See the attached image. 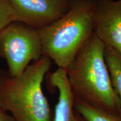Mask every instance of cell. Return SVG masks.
Listing matches in <instances>:
<instances>
[{
	"mask_svg": "<svg viewBox=\"0 0 121 121\" xmlns=\"http://www.w3.org/2000/svg\"><path fill=\"white\" fill-rule=\"evenodd\" d=\"M104 56L112 84L121 104V54L113 48L105 45Z\"/></svg>",
	"mask_w": 121,
	"mask_h": 121,
	"instance_id": "9",
	"label": "cell"
},
{
	"mask_svg": "<svg viewBox=\"0 0 121 121\" xmlns=\"http://www.w3.org/2000/svg\"><path fill=\"white\" fill-rule=\"evenodd\" d=\"M94 33L121 54V0H96Z\"/></svg>",
	"mask_w": 121,
	"mask_h": 121,
	"instance_id": "6",
	"label": "cell"
},
{
	"mask_svg": "<svg viewBox=\"0 0 121 121\" xmlns=\"http://www.w3.org/2000/svg\"><path fill=\"white\" fill-rule=\"evenodd\" d=\"M0 121H15L13 116L0 105Z\"/></svg>",
	"mask_w": 121,
	"mask_h": 121,
	"instance_id": "11",
	"label": "cell"
},
{
	"mask_svg": "<svg viewBox=\"0 0 121 121\" xmlns=\"http://www.w3.org/2000/svg\"><path fill=\"white\" fill-rule=\"evenodd\" d=\"M52 60L42 56L18 76L0 71V105L15 121H52V113L42 84Z\"/></svg>",
	"mask_w": 121,
	"mask_h": 121,
	"instance_id": "3",
	"label": "cell"
},
{
	"mask_svg": "<svg viewBox=\"0 0 121 121\" xmlns=\"http://www.w3.org/2000/svg\"><path fill=\"white\" fill-rule=\"evenodd\" d=\"M105 45L93 33L66 69L75 98L121 116V104L112 84L104 56Z\"/></svg>",
	"mask_w": 121,
	"mask_h": 121,
	"instance_id": "1",
	"label": "cell"
},
{
	"mask_svg": "<svg viewBox=\"0 0 121 121\" xmlns=\"http://www.w3.org/2000/svg\"><path fill=\"white\" fill-rule=\"evenodd\" d=\"M96 0H72L67 11L39 30L42 56L67 69L94 33Z\"/></svg>",
	"mask_w": 121,
	"mask_h": 121,
	"instance_id": "2",
	"label": "cell"
},
{
	"mask_svg": "<svg viewBox=\"0 0 121 121\" xmlns=\"http://www.w3.org/2000/svg\"><path fill=\"white\" fill-rule=\"evenodd\" d=\"M0 56L6 60L10 76L20 75L30 62L43 56L39 30L20 22L10 24L0 33Z\"/></svg>",
	"mask_w": 121,
	"mask_h": 121,
	"instance_id": "4",
	"label": "cell"
},
{
	"mask_svg": "<svg viewBox=\"0 0 121 121\" xmlns=\"http://www.w3.org/2000/svg\"><path fill=\"white\" fill-rule=\"evenodd\" d=\"M74 108L86 121H121V116L97 108L76 98Z\"/></svg>",
	"mask_w": 121,
	"mask_h": 121,
	"instance_id": "8",
	"label": "cell"
},
{
	"mask_svg": "<svg viewBox=\"0 0 121 121\" xmlns=\"http://www.w3.org/2000/svg\"><path fill=\"white\" fill-rule=\"evenodd\" d=\"M15 22L24 23L9 0H0V33L10 24Z\"/></svg>",
	"mask_w": 121,
	"mask_h": 121,
	"instance_id": "10",
	"label": "cell"
},
{
	"mask_svg": "<svg viewBox=\"0 0 121 121\" xmlns=\"http://www.w3.org/2000/svg\"><path fill=\"white\" fill-rule=\"evenodd\" d=\"M49 81L58 91L53 121H73L75 96L68 80L66 69L58 68L50 74Z\"/></svg>",
	"mask_w": 121,
	"mask_h": 121,
	"instance_id": "7",
	"label": "cell"
},
{
	"mask_svg": "<svg viewBox=\"0 0 121 121\" xmlns=\"http://www.w3.org/2000/svg\"><path fill=\"white\" fill-rule=\"evenodd\" d=\"M73 121H86L81 116V115L78 114V113L75 110L74 114H73Z\"/></svg>",
	"mask_w": 121,
	"mask_h": 121,
	"instance_id": "12",
	"label": "cell"
},
{
	"mask_svg": "<svg viewBox=\"0 0 121 121\" xmlns=\"http://www.w3.org/2000/svg\"><path fill=\"white\" fill-rule=\"evenodd\" d=\"M24 24L40 29L67 11L72 0H9Z\"/></svg>",
	"mask_w": 121,
	"mask_h": 121,
	"instance_id": "5",
	"label": "cell"
}]
</instances>
